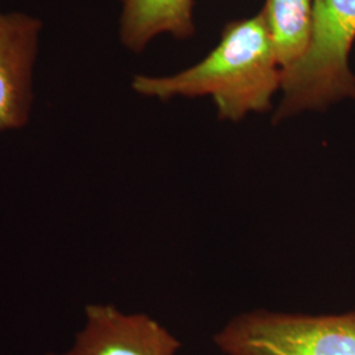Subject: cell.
I'll list each match as a JSON object with an SVG mask.
<instances>
[{
	"label": "cell",
	"mask_w": 355,
	"mask_h": 355,
	"mask_svg": "<svg viewBox=\"0 0 355 355\" xmlns=\"http://www.w3.org/2000/svg\"><path fill=\"white\" fill-rule=\"evenodd\" d=\"M261 13L283 74L297 64L308 49L313 0H266Z\"/></svg>",
	"instance_id": "52a82bcc"
},
{
	"label": "cell",
	"mask_w": 355,
	"mask_h": 355,
	"mask_svg": "<svg viewBox=\"0 0 355 355\" xmlns=\"http://www.w3.org/2000/svg\"><path fill=\"white\" fill-rule=\"evenodd\" d=\"M177 337L146 315H127L114 305L86 306V325L73 347L48 355H177Z\"/></svg>",
	"instance_id": "5b68a950"
},
{
	"label": "cell",
	"mask_w": 355,
	"mask_h": 355,
	"mask_svg": "<svg viewBox=\"0 0 355 355\" xmlns=\"http://www.w3.org/2000/svg\"><path fill=\"white\" fill-rule=\"evenodd\" d=\"M214 343L225 355H355V309L322 316L252 311L232 318Z\"/></svg>",
	"instance_id": "3957f363"
},
{
	"label": "cell",
	"mask_w": 355,
	"mask_h": 355,
	"mask_svg": "<svg viewBox=\"0 0 355 355\" xmlns=\"http://www.w3.org/2000/svg\"><path fill=\"white\" fill-rule=\"evenodd\" d=\"M119 35L129 51L140 53L159 35H193V0H119Z\"/></svg>",
	"instance_id": "8992f818"
},
{
	"label": "cell",
	"mask_w": 355,
	"mask_h": 355,
	"mask_svg": "<svg viewBox=\"0 0 355 355\" xmlns=\"http://www.w3.org/2000/svg\"><path fill=\"white\" fill-rule=\"evenodd\" d=\"M282 78L277 53L259 12L227 24L218 45L199 64L174 76H136L132 89L161 101L211 96L220 119L240 121L249 114L271 108Z\"/></svg>",
	"instance_id": "6da1fadb"
},
{
	"label": "cell",
	"mask_w": 355,
	"mask_h": 355,
	"mask_svg": "<svg viewBox=\"0 0 355 355\" xmlns=\"http://www.w3.org/2000/svg\"><path fill=\"white\" fill-rule=\"evenodd\" d=\"M42 32L37 16L0 11V132L21 129L31 119Z\"/></svg>",
	"instance_id": "277c9868"
},
{
	"label": "cell",
	"mask_w": 355,
	"mask_h": 355,
	"mask_svg": "<svg viewBox=\"0 0 355 355\" xmlns=\"http://www.w3.org/2000/svg\"><path fill=\"white\" fill-rule=\"evenodd\" d=\"M354 41L355 0H313L309 45L303 58L283 73V98L274 121L343 99L355 101V76L349 66Z\"/></svg>",
	"instance_id": "7a4b0ae2"
}]
</instances>
